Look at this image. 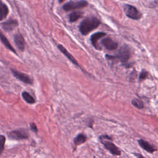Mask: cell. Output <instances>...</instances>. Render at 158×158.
<instances>
[{
	"label": "cell",
	"instance_id": "1",
	"mask_svg": "<svg viewBox=\"0 0 158 158\" xmlns=\"http://www.w3.org/2000/svg\"><path fill=\"white\" fill-rule=\"evenodd\" d=\"M101 24V21L95 17H89L85 19L80 25V31L83 35H88L90 31L96 28Z\"/></svg>",
	"mask_w": 158,
	"mask_h": 158
},
{
	"label": "cell",
	"instance_id": "2",
	"mask_svg": "<svg viewBox=\"0 0 158 158\" xmlns=\"http://www.w3.org/2000/svg\"><path fill=\"white\" fill-rule=\"evenodd\" d=\"M100 139L103 145L109 151H110L111 154L115 156H119L121 154L120 150L110 141V138L107 136H101Z\"/></svg>",
	"mask_w": 158,
	"mask_h": 158
},
{
	"label": "cell",
	"instance_id": "3",
	"mask_svg": "<svg viewBox=\"0 0 158 158\" xmlns=\"http://www.w3.org/2000/svg\"><path fill=\"white\" fill-rule=\"evenodd\" d=\"M123 9L126 15L131 19L138 20L141 17V13L138 10V9L135 7L133 6L125 4L124 6Z\"/></svg>",
	"mask_w": 158,
	"mask_h": 158
},
{
	"label": "cell",
	"instance_id": "4",
	"mask_svg": "<svg viewBox=\"0 0 158 158\" xmlns=\"http://www.w3.org/2000/svg\"><path fill=\"white\" fill-rule=\"evenodd\" d=\"M87 5H88V2L85 0L80 1L78 2L69 1L63 6V9L65 11H69L71 10H74L76 9L83 8L84 7H86Z\"/></svg>",
	"mask_w": 158,
	"mask_h": 158
},
{
	"label": "cell",
	"instance_id": "5",
	"mask_svg": "<svg viewBox=\"0 0 158 158\" xmlns=\"http://www.w3.org/2000/svg\"><path fill=\"white\" fill-rule=\"evenodd\" d=\"M130 57V49L127 46H123L118 51V54L116 57H117L122 63H125L129 59Z\"/></svg>",
	"mask_w": 158,
	"mask_h": 158
},
{
	"label": "cell",
	"instance_id": "6",
	"mask_svg": "<svg viewBox=\"0 0 158 158\" xmlns=\"http://www.w3.org/2000/svg\"><path fill=\"white\" fill-rule=\"evenodd\" d=\"M11 71H12L13 75L15 78H17L18 80H20L21 81L24 82L27 84H32L33 83L32 79L28 75H27L23 73L20 72L19 71H17L14 69H11Z\"/></svg>",
	"mask_w": 158,
	"mask_h": 158
},
{
	"label": "cell",
	"instance_id": "7",
	"mask_svg": "<svg viewBox=\"0 0 158 158\" xmlns=\"http://www.w3.org/2000/svg\"><path fill=\"white\" fill-rule=\"evenodd\" d=\"M8 136L12 139L15 140H20V139H27L28 138V135L27 133L25 132L23 130H14L11 132H10L8 134Z\"/></svg>",
	"mask_w": 158,
	"mask_h": 158
},
{
	"label": "cell",
	"instance_id": "8",
	"mask_svg": "<svg viewBox=\"0 0 158 158\" xmlns=\"http://www.w3.org/2000/svg\"><path fill=\"white\" fill-rule=\"evenodd\" d=\"M102 45L108 50H114L117 48V43L110 38H106L102 40Z\"/></svg>",
	"mask_w": 158,
	"mask_h": 158
},
{
	"label": "cell",
	"instance_id": "9",
	"mask_svg": "<svg viewBox=\"0 0 158 158\" xmlns=\"http://www.w3.org/2000/svg\"><path fill=\"white\" fill-rule=\"evenodd\" d=\"M106 34L104 32H97L94 33L91 36V41L92 43V44L93 46L98 50H101V47L98 45V41L99 39L101 38L102 37L104 36Z\"/></svg>",
	"mask_w": 158,
	"mask_h": 158
},
{
	"label": "cell",
	"instance_id": "10",
	"mask_svg": "<svg viewBox=\"0 0 158 158\" xmlns=\"http://www.w3.org/2000/svg\"><path fill=\"white\" fill-rule=\"evenodd\" d=\"M18 25V22L15 20L9 19L2 23V27L3 29L7 31L13 30Z\"/></svg>",
	"mask_w": 158,
	"mask_h": 158
},
{
	"label": "cell",
	"instance_id": "11",
	"mask_svg": "<svg viewBox=\"0 0 158 158\" xmlns=\"http://www.w3.org/2000/svg\"><path fill=\"white\" fill-rule=\"evenodd\" d=\"M14 42L17 46V47L22 51H23L25 49V41L20 33H17L14 35Z\"/></svg>",
	"mask_w": 158,
	"mask_h": 158
},
{
	"label": "cell",
	"instance_id": "12",
	"mask_svg": "<svg viewBox=\"0 0 158 158\" xmlns=\"http://www.w3.org/2000/svg\"><path fill=\"white\" fill-rule=\"evenodd\" d=\"M57 47H58V48H59V49L73 64H75V65H77V66H78V67H80V65H79V64L78 63V62L76 60V59L73 57V56L72 55V54H70L68 51H67V50L63 46H62L61 44H58V46H57Z\"/></svg>",
	"mask_w": 158,
	"mask_h": 158
},
{
	"label": "cell",
	"instance_id": "13",
	"mask_svg": "<svg viewBox=\"0 0 158 158\" xmlns=\"http://www.w3.org/2000/svg\"><path fill=\"white\" fill-rule=\"evenodd\" d=\"M138 143L139 145L144 150H146L147 152L152 153L153 152L156 151V149L154 146H153L152 144H149L148 142L143 140V139H139L138 140Z\"/></svg>",
	"mask_w": 158,
	"mask_h": 158
},
{
	"label": "cell",
	"instance_id": "14",
	"mask_svg": "<svg viewBox=\"0 0 158 158\" xmlns=\"http://www.w3.org/2000/svg\"><path fill=\"white\" fill-rule=\"evenodd\" d=\"M9 13V9L1 0H0V21L4 19Z\"/></svg>",
	"mask_w": 158,
	"mask_h": 158
},
{
	"label": "cell",
	"instance_id": "15",
	"mask_svg": "<svg viewBox=\"0 0 158 158\" xmlns=\"http://www.w3.org/2000/svg\"><path fill=\"white\" fill-rule=\"evenodd\" d=\"M0 41L3 43V44L7 48H8L9 50H10L11 51H12L13 52L17 54L15 50L14 49V48L12 46V45L10 44V43L9 42V41L7 40V39L6 38V37L0 31Z\"/></svg>",
	"mask_w": 158,
	"mask_h": 158
},
{
	"label": "cell",
	"instance_id": "16",
	"mask_svg": "<svg viewBox=\"0 0 158 158\" xmlns=\"http://www.w3.org/2000/svg\"><path fill=\"white\" fill-rule=\"evenodd\" d=\"M86 140V137L83 134L78 135L74 139V143L75 145H80L85 143Z\"/></svg>",
	"mask_w": 158,
	"mask_h": 158
},
{
	"label": "cell",
	"instance_id": "17",
	"mask_svg": "<svg viewBox=\"0 0 158 158\" xmlns=\"http://www.w3.org/2000/svg\"><path fill=\"white\" fill-rule=\"evenodd\" d=\"M23 99L29 104H33L35 102V99L27 91H23L22 94Z\"/></svg>",
	"mask_w": 158,
	"mask_h": 158
},
{
	"label": "cell",
	"instance_id": "18",
	"mask_svg": "<svg viewBox=\"0 0 158 158\" xmlns=\"http://www.w3.org/2000/svg\"><path fill=\"white\" fill-rule=\"evenodd\" d=\"M81 15H82V13L81 12H79V11L72 12L69 15V20H70V22H74L77 21L78 19H80L81 17Z\"/></svg>",
	"mask_w": 158,
	"mask_h": 158
},
{
	"label": "cell",
	"instance_id": "19",
	"mask_svg": "<svg viewBox=\"0 0 158 158\" xmlns=\"http://www.w3.org/2000/svg\"><path fill=\"white\" fill-rule=\"evenodd\" d=\"M131 104L139 109H141L144 107V104L143 101L139 99H133L131 101Z\"/></svg>",
	"mask_w": 158,
	"mask_h": 158
},
{
	"label": "cell",
	"instance_id": "20",
	"mask_svg": "<svg viewBox=\"0 0 158 158\" xmlns=\"http://www.w3.org/2000/svg\"><path fill=\"white\" fill-rule=\"evenodd\" d=\"M6 141V138L3 135H0V154L2 152L4 149V143Z\"/></svg>",
	"mask_w": 158,
	"mask_h": 158
},
{
	"label": "cell",
	"instance_id": "21",
	"mask_svg": "<svg viewBox=\"0 0 158 158\" xmlns=\"http://www.w3.org/2000/svg\"><path fill=\"white\" fill-rule=\"evenodd\" d=\"M148 76V73L147 71L144 70H143L139 75V80L140 81H142L144 79H146Z\"/></svg>",
	"mask_w": 158,
	"mask_h": 158
},
{
	"label": "cell",
	"instance_id": "22",
	"mask_svg": "<svg viewBox=\"0 0 158 158\" xmlns=\"http://www.w3.org/2000/svg\"><path fill=\"white\" fill-rule=\"evenodd\" d=\"M30 128L31 129V130L34 132H37L38 131V129H37V127L36 125V124L35 123H30Z\"/></svg>",
	"mask_w": 158,
	"mask_h": 158
},
{
	"label": "cell",
	"instance_id": "23",
	"mask_svg": "<svg viewBox=\"0 0 158 158\" xmlns=\"http://www.w3.org/2000/svg\"><path fill=\"white\" fill-rule=\"evenodd\" d=\"M63 1H64V0H59V2H62Z\"/></svg>",
	"mask_w": 158,
	"mask_h": 158
}]
</instances>
